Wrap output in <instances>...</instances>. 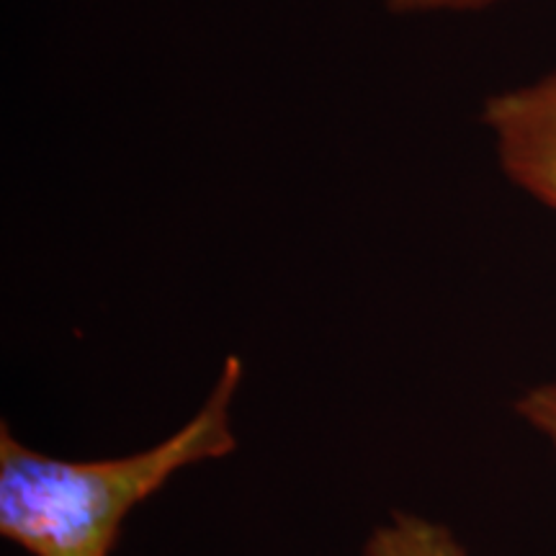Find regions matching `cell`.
Wrapping results in <instances>:
<instances>
[{"label": "cell", "mask_w": 556, "mask_h": 556, "mask_svg": "<svg viewBox=\"0 0 556 556\" xmlns=\"http://www.w3.org/2000/svg\"><path fill=\"white\" fill-rule=\"evenodd\" d=\"M516 415L556 451V381L526 389L516 400Z\"/></svg>", "instance_id": "cell-4"}, {"label": "cell", "mask_w": 556, "mask_h": 556, "mask_svg": "<svg viewBox=\"0 0 556 556\" xmlns=\"http://www.w3.org/2000/svg\"><path fill=\"white\" fill-rule=\"evenodd\" d=\"M394 16H438V13H477L503 0H381Z\"/></svg>", "instance_id": "cell-5"}, {"label": "cell", "mask_w": 556, "mask_h": 556, "mask_svg": "<svg viewBox=\"0 0 556 556\" xmlns=\"http://www.w3.org/2000/svg\"><path fill=\"white\" fill-rule=\"evenodd\" d=\"M482 124L505 178L556 212V70L484 99Z\"/></svg>", "instance_id": "cell-2"}, {"label": "cell", "mask_w": 556, "mask_h": 556, "mask_svg": "<svg viewBox=\"0 0 556 556\" xmlns=\"http://www.w3.org/2000/svg\"><path fill=\"white\" fill-rule=\"evenodd\" d=\"M364 556H467L446 526L413 513H397L366 541Z\"/></svg>", "instance_id": "cell-3"}, {"label": "cell", "mask_w": 556, "mask_h": 556, "mask_svg": "<svg viewBox=\"0 0 556 556\" xmlns=\"http://www.w3.org/2000/svg\"><path fill=\"white\" fill-rule=\"evenodd\" d=\"M242 361L229 356L204 405L176 433L129 456L67 462L0 426V536L31 556H111L137 505L178 471L238 448L232 407Z\"/></svg>", "instance_id": "cell-1"}]
</instances>
